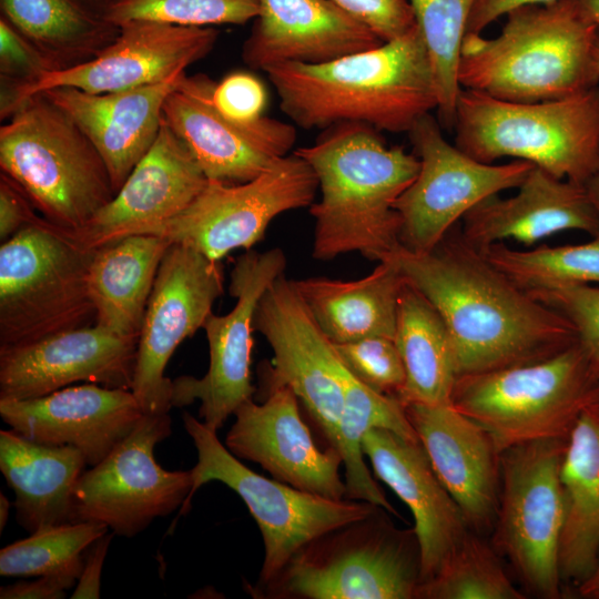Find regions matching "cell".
Returning a JSON list of instances; mask_svg holds the SVG:
<instances>
[{
    "mask_svg": "<svg viewBox=\"0 0 599 599\" xmlns=\"http://www.w3.org/2000/svg\"><path fill=\"white\" fill-rule=\"evenodd\" d=\"M455 226L430 252L400 246L390 256L443 317L458 376L541 361L578 342L564 315L514 283Z\"/></svg>",
    "mask_w": 599,
    "mask_h": 599,
    "instance_id": "1",
    "label": "cell"
},
{
    "mask_svg": "<svg viewBox=\"0 0 599 599\" xmlns=\"http://www.w3.org/2000/svg\"><path fill=\"white\" fill-rule=\"evenodd\" d=\"M265 73L284 114L304 130L352 122L408 133L438 105L432 63L416 24L373 49L318 64L283 63Z\"/></svg>",
    "mask_w": 599,
    "mask_h": 599,
    "instance_id": "2",
    "label": "cell"
},
{
    "mask_svg": "<svg viewBox=\"0 0 599 599\" xmlns=\"http://www.w3.org/2000/svg\"><path fill=\"white\" fill-rule=\"evenodd\" d=\"M294 153L312 167L321 191L309 206L314 258L358 252L380 262L402 246L394 204L419 171L415 152L388 145L367 124L347 122L326 128Z\"/></svg>",
    "mask_w": 599,
    "mask_h": 599,
    "instance_id": "3",
    "label": "cell"
},
{
    "mask_svg": "<svg viewBox=\"0 0 599 599\" xmlns=\"http://www.w3.org/2000/svg\"><path fill=\"white\" fill-rule=\"evenodd\" d=\"M494 38L467 33L458 63L461 89L512 102H540L599 84V27L578 0L510 11Z\"/></svg>",
    "mask_w": 599,
    "mask_h": 599,
    "instance_id": "4",
    "label": "cell"
},
{
    "mask_svg": "<svg viewBox=\"0 0 599 599\" xmlns=\"http://www.w3.org/2000/svg\"><path fill=\"white\" fill-rule=\"evenodd\" d=\"M454 131L455 145L479 162L521 160L583 185L599 164V84L540 102L461 89Z\"/></svg>",
    "mask_w": 599,
    "mask_h": 599,
    "instance_id": "5",
    "label": "cell"
},
{
    "mask_svg": "<svg viewBox=\"0 0 599 599\" xmlns=\"http://www.w3.org/2000/svg\"><path fill=\"white\" fill-rule=\"evenodd\" d=\"M1 173L50 223L75 233L115 195L108 167L73 120L43 94L0 128Z\"/></svg>",
    "mask_w": 599,
    "mask_h": 599,
    "instance_id": "6",
    "label": "cell"
},
{
    "mask_svg": "<svg viewBox=\"0 0 599 599\" xmlns=\"http://www.w3.org/2000/svg\"><path fill=\"white\" fill-rule=\"evenodd\" d=\"M419 583L414 530L397 529L378 506L307 542L250 593L264 599H413Z\"/></svg>",
    "mask_w": 599,
    "mask_h": 599,
    "instance_id": "7",
    "label": "cell"
},
{
    "mask_svg": "<svg viewBox=\"0 0 599 599\" xmlns=\"http://www.w3.org/2000/svg\"><path fill=\"white\" fill-rule=\"evenodd\" d=\"M95 248L38 215L0 246V348L95 324Z\"/></svg>",
    "mask_w": 599,
    "mask_h": 599,
    "instance_id": "8",
    "label": "cell"
},
{
    "mask_svg": "<svg viewBox=\"0 0 599 599\" xmlns=\"http://www.w3.org/2000/svg\"><path fill=\"white\" fill-rule=\"evenodd\" d=\"M578 342L541 361L457 377L450 404L481 426L498 451L567 438L596 384Z\"/></svg>",
    "mask_w": 599,
    "mask_h": 599,
    "instance_id": "9",
    "label": "cell"
},
{
    "mask_svg": "<svg viewBox=\"0 0 599 599\" xmlns=\"http://www.w3.org/2000/svg\"><path fill=\"white\" fill-rule=\"evenodd\" d=\"M184 428L197 453L191 469L192 488L180 515L190 509L194 494L203 485L219 481L235 491L256 521L264 544V559L254 587L271 581L287 561L318 536L372 514L376 505L353 499H331L268 479L235 457L217 438V433L184 412Z\"/></svg>",
    "mask_w": 599,
    "mask_h": 599,
    "instance_id": "10",
    "label": "cell"
},
{
    "mask_svg": "<svg viewBox=\"0 0 599 599\" xmlns=\"http://www.w3.org/2000/svg\"><path fill=\"white\" fill-rule=\"evenodd\" d=\"M567 438L538 439L500 454L497 544L539 597L560 596L564 525L560 466Z\"/></svg>",
    "mask_w": 599,
    "mask_h": 599,
    "instance_id": "11",
    "label": "cell"
},
{
    "mask_svg": "<svg viewBox=\"0 0 599 599\" xmlns=\"http://www.w3.org/2000/svg\"><path fill=\"white\" fill-rule=\"evenodd\" d=\"M408 135L420 165L394 207L402 220L400 244L413 253L434 250L468 211L518 187L535 166L521 160L506 164L475 160L444 138L432 113L420 118Z\"/></svg>",
    "mask_w": 599,
    "mask_h": 599,
    "instance_id": "12",
    "label": "cell"
},
{
    "mask_svg": "<svg viewBox=\"0 0 599 599\" xmlns=\"http://www.w3.org/2000/svg\"><path fill=\"white\" fill-rule=\"evenodd\" d=\"M169 413L144 414L100 463L84 470L72 495L71 521H95L133 537L181 508L192 488L190 470H167L155 446L172 433Z\"/></svg>",
    "mask_w": 599,
    "mask_h": 599,
    "instance_id": "13",
    "label": "cell"
},
{
    "mask_svg": "<svg viewBox=\"0 0 599 599\" xmlns=\"http://www.w3.org/2000/svg\"><path fill=\"white\" fill-rule=\"evenodd\" d=\"M317 190L314 171L293 152L248 182L209 180L186 209L149 234L220 262L233 250L260 242L277 215L311 206Z\"/></svg>",
    "mask_w": 599,
    "mask_h": 599,
    "instance_id": "14",
    "label": "cell"
},
{
    "mask_svg": "<svg viewBox=\"0 0 599 599\" xmlns=\"http://www.w3.org/2000/svg\"><path fill=\"white\" fill-rule=\"evenodd\" d=\"M253 328L265 337L273 352L272 366L261 370L266 393L278 387L293 390L327 446L338 451L349 373L293 280L282 274L266 288L255 308Z\"/></svg>",
    "mask_w": 599,
    "mask_h": 599,
    "instance_id": "15",
    "label": "cell"
},
{
    "mask_svg": "<svg viewBox=\"0 0 599 599\" xmlns=\"http://www.w3.org/2000/svg\"><path fill=\"white\" fill-rule=\"evenodd\" d=\"M285 266V254L278 247L263 253L248 251L237 257L229 288L236 298L233 309L221 316L211 313L203 325L209 343V368L200 378L183 375L172 379V408L199 400V419L217 433L237 407L252 398L254 312L266 288L284 274Z\"/></svg>",
    "mask_w": 599,
    "mask_h": 599,
    "instance_id": "16",
    "label": "cell"
},
{
    "mask_svg": "<svg viewBox=\"0 0 599 599\" xmlns=\"http://www.w3.org/2000/svg\"><path fill=\"white\" fill-rule=\"evenodd\" d=\"M223 294V271L197 251L171 244L159 267L139 333L131 390L144 414L169 413L166 365L177 346L203 325Z\"/></svg>",
    "mask_w": 599,
    "mask_h": 599,
    "instance_id": "17",
    "label": "cell"
},
{
    "mask_svg": "<svg viewBox=\"0 0 599 599\" xmlns=\"http://www.w3.org/2000/svg\"><path fill=\"white\" fill-rule=\"evenodd\" d=\"M215 83L205 74H185L164 102L163 121L186 145L207 180L248 182L288 154L296 130L266 115L250 123L226 118L212 102Z\"/></svg>",
    "mask_w": 599,
    "mask_h": 599,
    "instance_id": "18",
    "label": "cell"
},
{
    "mask_svg": "<svg viewBox=\"0 0 599 599\" xmlns=\"http://www.w3.org/2000/svg\"><path fill=\"white\" fill-rule=\"evenodd\" d=\"M139 336L93 324L0 348V399H30L78 382L131 389Z\"/></svg>",
    "mask_w": 599,
    "mask_h": 599,
    "instance_id": "19",
    "label": "cell"
},
{
    "mask_svg": "<svg viewBox=\"0 0 599 599\" xmlns=\"http://www.w3.org/2000/svg\"><path fill=\"white\" fill-rule=\"evenodd\" d=\"M217 37L213 27H183L150 20L126 22L120 26L113 42L97 57L70 69L49 72L23 91L17 109L31 95L54 88L106 93L165 81L206 57Z\"/></svg>",
    "mask_w": 599,
    "mask_h": 599,
    "instance_id": "20",
    "label": "cell"
},
{
    "mask_svg": "<svg viewBox=\"0 0 599 599\" xmlns=\"http://www.w3.org/2000/svg\"><path fill=\"white\" fill-rule=\"evenodd\" d=\"M266 394L262 404L251 398L234 412L226 448L238 459L258 464L276 480L326 498L345 499L341 454L329 446L318 448L293 390L278 387Z\"/></svg>",
    "mask_w": 599,
    "mask_h": 599,
    "instance_id": "21",
    "label": "cell"
},
{
    "mask_svg": "<svg viewBox=\"0 0 599 599\" xmlns=\"http://www.w3.org/2000/svg\"><path fill=\"white\" fill-rule=\"evenodd\" d=\"M207 181L190 150L163 121L155 142L113 199L72 234L93 250L128 235L149 234L186 209Z\"/></svg>",
    "mask_w": 599,
    "mask_h": 599,
    "instance_id": "22",
    "label": "cell"
},
{
    "mask_svg": "<svg viewBox=\"0 0 599 599\" xmlns=\"http://www.w3.org/2000/svg\"><path fill=\"white\" fill-rule=\"evenodd\" d=\"M144 415L131 389L94 383L30 399H0L11 429L41 444L79 449L88 466L100 463Z\"/></svg>",
    "mask_w": 599,
    "mask_h": 599,
    "instance_id": "23",
    "label": "cell"
},
{
    "mask_svg": "<svg viewBox=\"0 0 599 599\" xmlns=\"http://www.w3.org/2000/svg\"><path fill=\"white\" fill-rule=\"evenodd\" d=\"M403 406L468 527L489 528L497 517L500 479V453L489 434L451 404Z\"/></svg>",
    "mask_w": 599,
    "mask_h": 599,
    "instance_id": "24",
    "label": "cell"
},
{
    "mask_svg": "<svg viewBox=\"0 0 599 599\" xmlns=\"http://www.w3.org/2000/svg\"><path fill=\"white\" fill-rule=\"evenodd\" d=\"M362 450L375 476L409 508L419 548L420 583L429 580L468 531L461 510L419 440L375 427L363 436Z\"/></svg>",
    "mask_w": 599,
    "mask_h": 599,
    "instance_id": "25",
    "label": "cell"
},
{
    "mask_svg": "<svg viewBox=\"0 0 599 599\" xmlns=\"http://www.w3.org/2000/svg\"><path fill=\"white\" fill-rule=\"evenodd\" d=\"M383 42L332 0H260L242 59L265 72L283 63L329 62Z\"/></svg>",
    "mask_w": 599,
    "mask_h": 599,
    "instance_id": "26",
    "label": "cell"
},
{
    "mask_svg": "<svg viewBox=\"0 0 599 599\" xmlns=\"http://www.w3.org/2000/svg\"><path fill=\"white\" fill-rule=\"evenodd\" d=\"M509 197H487L461 219L464 238L479 251L515 241L526 246L565 231L599 235V221L582 184L534 166Z\"/></svg>",
    "mask_w": 599,
    "mask_h": 599,
    "instance_id": "27",
    "label": "cell"
},
{
    "mask_svg": "<svg viewBox=\"0 0 599 599\" xmlns=\"http://www.w3.org/2000/svg\"><path fill=\"white\" fill-rule=\"evenodd\" d=\"M185 71L141 88L89 93L71 87L41 92L67 113L103 159L115 193L155 142L163 106ZM39 94V93H38Z\"/></svg>",
    "mask_w": 599,
    "mask_h": 599,
    "instance_id": "28",
    "label": "cell"
},
{
    "mask_svg": "<svg viewBox=\"0 0 599 599\" xmlns=\"http://www.w3.org/2000/svg\"><path fill=\"white\" fill-rule=\"evenodd\" d=\"M85 466L74 447L0 432V470L14 493L17 520L29 532L71 521L73 490Z\"/></svg>",
    "mask_w": 599,
    "mask_h": 599,
    "instance_id": "29",
    "label": "cell"
},
{
    "mask_svg": "<svg viewBox=\"0 0 599 599\" xmlns=\"http://www.w3.org/2000/svg\"><path fill=\"white\" fill-rule=\"evenodd\" d=\"M405 283L392 256L355 281L293 280L314 319L334 344L368 336L394 338L398 300Z\"/></svg>",
    "mask_w": 599,
    "mask_h": 599,
    "instance_id": "30",
    "label": "cell"
},
{
    "mask_svg": "<svg viewBox=\"0 0 599 599\" xmlns=\"http://www.w3.org/2000/svg\"><path fill=\"white\" fill-rule=\"evenodd\" d=\"M560 483L565 506L560 576L580 583L599 557V414L587 404L567 437Z\"/></svg>",
    "mask_w": 599,
    "mask_h": 599,
    "instance_id": "31",
    "label": "cell"
},
{
    "mask_svg": "<svg viewBox=\"0 0 599 599\" xmlns=\"http://www.w3.org/2000/svg\"><path fill=\"white\" fill-rule=\"evenodd\" d=\"M171 244L158 235L133 234L95 248L88 284L97 325L139 336L159 267Z\"/></svg>",
    "mask_w": 599,
    "mask_h": 599,
    "instance_id": "32",
    "label": "cell"
},
{
    "mask_svg": "<svg viewBox=\"0 0 599 599\" xmlns=\"http://www.w3.org/2000/svg\"><path fill=\"white\" fill-rule=\"evenodd\" d=\"M394 339L406 373L398 400L450 404L458 374L449 332L435 306L407 280L398 300Z\"/></svg>",
    "mask_w": 599,
    "mask_h": 599,
    "instance_id": "33",
    "label": "cell"
},
{
    "mask_svg": "<svg viewBox=\"0 0 599 599\" xmlns=\"http://www.w3.org/2000/svg\"><path fill=\"white\" fill-rule=\"evenodd\" d=\"M0 17L47 59L52 71L93 59L120 32L81 0H0Z\"/></svg>",
    "mask_w": 599,
    "mask_h": 599,
    "instance_id": "34",
    "label": "cell"
},
{
    "mask_svg": "<svg viewBox=\"0 0 599 599\" xmlns=\"http://www.w3.org/2000/svg\"><path fill=\"white\" fill-rule=\"evenodd\" d=\"M375 427L418 440L397 398L370 389L349 373L339 422L338 447L345 469L346 499L364 500L398 516L363 459V436Z\"/></svg>",
    "mask_w": 599,
    "mask_h": 599,
    "instance_id": "35",
    "label": "cell"
},
{
    "mask_svg": "<svg viewBox=\"0 0 599 599\" xmlns=\"http://www.w3.org/2000/svg\"><path fill=\"white\" fill-rule=\"evenodd\" d=\"M432 63L438 122L454 129L456 104L461 90L458 63L468 20L476 0H408Z\"/></svg>",
    "mask_w": 599,
    "mask_h": 599,
    "instance_id": "36",
    "label": "cell"
},
{
    "mask_svg": "<svg viewBox=\"0 0 599 599\" xmlns=\"http://www.w3.org/2000/svg\"><path fill=\"white\" fill-rule=\"evenodd\" d=\"M522 290L599 284V235L581 244L517 250L496 243L480 251Z\"/></svg>",
    "mask_w": 599,
    "mask_h": 599,
    "instance_id": "37",
    "label": "cell"
},
{
    "mask_svg": "<svg viewBox=\"0 0 599 599\" xmlns=\"http://www.w3.org/2000/svg\"><path fill=\"white\" fill-rule=\"evenodd\" d=\"M109 528L95 521H68L40 528L0 550V575L39 577L64 571L81 575L87 549Z\"/></svg>",
    "mask_w": 599,
    "mask_h": 599,
    "instance_id": "38",
    "label": "cell"
},
{
    "mask_svg": "<svg viewBox=\"0 0 599 599\" xmlns=\"http://www.w3.org/2000/svg\"><path fill=\"white\" fill-rule=\"evenodd\" d=\"M419 599H522L490 547L468 531L438 572L419 585Z\"/></svg>",
    "mask_w": 599,
    "mask_h": 599,
    "instance_id": "39",
    "label": "cell"
},
{
    "mask_svg": "<svg viewBox=\"0 0 599 599\" xmlns=\"http://www.w3.org/2000/svg\"><path fill=\"white\" fill-rule=\"evenodd\" d=\"M260 0H114L102 12L120 27L150 20L183 27L243 24L254 20Z\"/></svg>",
    "mask_w": 599,
    "mask_h": 599,
    "instance_id": "40",
    "label": "cell"
},
{
    "mask_svg": "<svg viewBox=\"0 0 599 599\" xmlns=\"http://www.w3.org/2000/svg\"><path fill=\"white\" fill-rule=\"evenodd\" d=\"M346 369L370 389L398 399L406 382L404 363L395 343L387 336H368L334 344Z\"/></svg>",
    "mask_w": 599,
    "mask_h": 599,
    "instance_id": "41",
    "label": "cell"
},
{
    "mask_svg": "<svg viewBox=\"0 0 599 599\" xmlns=\"http://www.w3.org/2000/svg\"><path fill=\"white\" fill-rule=\"evenodd\" d=\"M49 72L47 59L0 17L1 120L10 118L21 93Z\"/></svg>",
    "mask_w": 599,
    "mask_h": 599,
    "instance_id": "42",
    "label": "cell"
},
{
    "mask_svg": "<svg viewBox=\"0 0 599 599\" xmlns=\"http://www.w3.org/2000/svg\"><path fill=\"white\" fill-rule=\"evenodd\" d=\"M528 293L570 322L589 359L592 375L599 382V286L566 285Z\"/></svg>",
    "mask_w": 599,
    "mask_h": 599,
    "instance_id": "43",
    "label": "cell"
},
{
    "mask_svg": "<svg viewBox=\"0 0 599 599\" xmlns=\"http://www.w3.org/2000/svg\"><path fill=\"white\" fill-rule=\"evenodd\" d=\"M212 102L226 118L250 123L264 116L267 93L255 75L237 71L215 83Z\"/></svg>",
    "mask_w": 599,
    "mask_h": 599,
    "instance_id": "44",
    "label": "cell"
},
{
    "mask_svg": "<svg viewBox=\"0 0 599 599\" xmlns=\"http://www.w3.org/2000/svg\"><path fill=\"white\" fill-rule=\"evenodd\" d=\"M369 27L383 41L395 39L415 24L408 0H332Z\"/></svg>",
    "mask_w": 599,
    "mask_h": 599,
    "instance_id": "45",
    "label": "cell"
},
{
    "mask_svg": "<svg viewBox=\"0 0 599 599\" xmlns=\"http://www.w3.org/2000/svg\"><path fill=\"white\" fill-rule=\"evenodd\" d=\"M24 191L3 173L0 174V240L10 238L38 216Z\"/></svg>",
    "mask_w": 599,
    "mask_h": 599,
    "instance_id": "46",
    "label": "cell"
},
{
    "mask_svg": "<svg viewBox=\"0 0 599 599\" xmlns=\"http://www.w3.org/2000/svg\"><path fill=\"white\" fill-rule=\"evenodd\" d=\"M80 573L64 571L39 576L34 580H20L0 588L1 599H62L73 587Z\"/></svg>",
    "mask_w": 599,
    "mask_h": 599,
    "instance_id": "47",
    "label": "cell"
},
{
    "mask_svg": "<svg viewBox=\"0 0 599 599\" xmlns=\"http://www.w3.org/2000/svg\"><path fill=\"white\" fill-rule=\"evenodd\" d=\"M112 534H105L97 539L83 556V567L72 592V599H97L100 597L102 567L111 544Z\"/></svg>",
    "mask_w": 599,
    "mask_h": 599,
    "instance_id": "48",
    "label": "cell"
},
{
    "mask_svg": "<svg viewBox=\"0 0 599 599\" xmlns=\"http://www.w3.org/2000/svg\"><path fill=\"white\" fill-rule=\"evenodd\" d=\"M554 1L556 0H476L468 20L467 33H481L485 28L515 9Z\"/></svg>",
    "mask_w": 599,
    "mask_h": 599,
    "instance_id": "49",
    "label": "cell"
},
{
    "mask_svg": "<svg viewBox=\"0 0 599 599\" xmlns=\"http://www.w3.org/2000/svg\"><path fill=\"white\" fill-rule=\"evenodd\" d=\"M579 595L588 599H599V557L590 573L578 583Z\"/></svg>",
    "mask_w": 599,
    "mask_h": 599,
    "instance_id": "50",
    "label": "cell"
},
{
    "mask_svg": "<svg viewBox=\"0 0 599 599\" xmlns=\"http://www.w3.org/2000/svg\"><path fill=\"white\" fill-rule=\"evenodd\" d=\"M583 186L599 221V164Z\"/></svg>",
    "mask_w": 599,
    "mask_h": 599,
    "instance_id": "51",
    "label": "cell"
},
{
    "mask_svg": "<svg viewBox=\"0 0 599 599\" xmlns=\"http://www.w3.org/2000/svg\"><path fill=\"white\" fill-rule=\"evenodd\" d=\"M590 18L599 27V0H578Z\"/></svg>",
    "mask_w": 599,
    "mask_h": 599,
    "instance_id": "52",
    "label": "cell"
},
{
    "mask_svg": "<svg viewBox=\"0 0 599 599\" xmlns=\"http://www.w3.org/2000/svg\"><path fill=\"white\" fill-rule=\"evenodd\" d=\"M10 506L11 505H10L9 499L1 493L0 494V531H2L4 526L7 525Z\"/></svg>",
    "mask_w": 599,
    "mask_h": 599,
    "instance_id": "53",
    "label": "cell"
},
{
    "mask_svg": "<svg viewBox=\"0 0 599 599\" xmlns=\"http://www.w3.org/2000/svg\"><path fill=\"white\" fill-rule=\"evenodd\" d=\"M586 404L591 406L599 414V382L591 388Z\"/></svg>",
    "mask_w": 599,
    "mask_h": 599,
    "instance_id": "54",
    "label": "cell"
},
{
    "mask_svg": "<svg viewBox=\"0 0 599 599\" xmlns=\"http://www.w3.org/2000/svg\"><path fill=\"white\" fill-rule=\"evenodd\" d=\"M90 7L103 12L104 9L111 4L114 0H81Z\"/></svg>",
    "mask_w": 599,
    "mask_h": 599,
    "instance_id": "55",
    "label": "cell"
},
{
    "mask_svg": "<svg viewBox=\"0 0 599 599\" xmlns=\"http://www.w3.org/2000/svg\"><path fill=\"white\" fill-rule=\"evenodd\" d=\"M596 65L599 73V32L597 37V43H596Z\"/></svg>",
    "mask_w": 599,
    "mask_h": 599,
    "instance_id": "56",
    "label": "cell"
}]
</instances>
